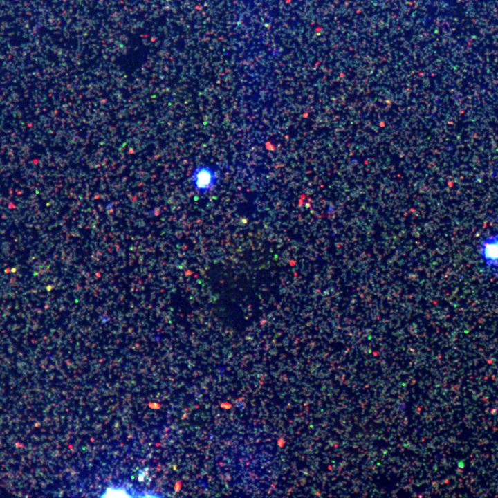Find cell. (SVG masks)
<instances>
[{
  "label": "cell",
  "instance_id": "cell-2",
  "mask_svg": "<svg viewBox=\"0 0 498 498\" xmlns=\"http://www.w3.org/2000/svg\"><path fill=\"white\" fill-rule=\"evenodd\" d=\"M479 251L485 266L493 271L498 270V233L483 239Z\"/></svg>",
  "mask_w": 498,
  "mask_h": 498
},
{
  "label": "cell",
  "instance_id": "cell-1",
  "mask_svg": "<svg viewBox=\"0 0 498 498\" xmlns=\"http://www.w3.org/2000/svg\"><path fill=\"white\" fill-rule=\"evenodd\" d=\"M190 183L194 190L199 194H208L216 185L219 174L216 169L209 165H200L192 170Z\"/></svg>",
  "mask_w": 498,
  "mask_h": 498
}]
</instances>
